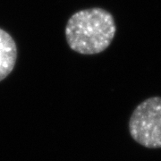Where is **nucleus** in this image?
<instances>
[{"mask_svg": "<svg viewBox=\"0 0 161 161\" xmlns=\"http://www.w3.org/2000/svg\"><path fill=\"white\" fill-rule=\"evenodd\" d=\"M64 33L72 50L95 55L110 46L116 33V24L109 12L93 7L75 13L66 23Z\"/></svg>", "mask_w": 161, "mask_h": 161, "instance_id": "obj_1", "label": "nucleus"}, {"mask_svg": "<svg viewBox=\"0 0 161 161\" xmlns=\"http://www.w3.org/2000/svg\"><path fill=\"white\" fill-rule=\"evenodd\" d=\"M128 129L138 144L161 149V97H150L139 104L130 116Z\"/></svg>", "mask_w": 161, "mask_h": 161, "instance_id": "obj_2", "label": "nucleus"}, {"mask_svg": "<svg viewBox=\"0 0 161 161\" xmlns=\"http://www.w3.org/2000/svg\"><path fill=\"white\" fill-rule=\"evenodd\" d=\"M17 60V46L7 31L0 28V81L12 73Z\"/></svg>", "mask_w": 161, "mask_h": 161, "instance_id": "obj_3", "label": "nucleus"}]
</instances>
